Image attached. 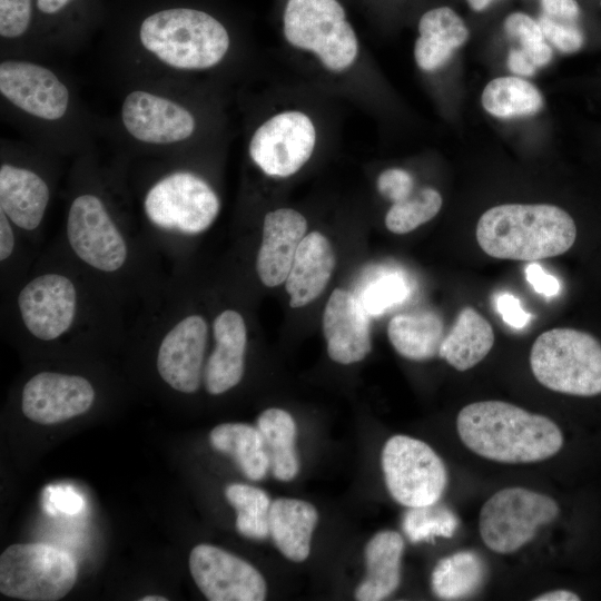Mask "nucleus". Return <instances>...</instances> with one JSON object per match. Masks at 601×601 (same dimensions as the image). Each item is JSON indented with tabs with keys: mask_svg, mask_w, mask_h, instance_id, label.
Returning a JSON list of instances; mask_svg holds the SVG:
<instances>
[{
	"mask_svg": "<svg viewBox=\"0 0 601 601\" xmlns=\"http://www.w3.org/2000/svg\"><path fill=\"white\" fill-rule=\"evenodd\" d=\"M318 513L311 503L289 497L272 502L269 535L278 550L294 562L305 561L311 552V540Z\"/></svg>",
	"mask_w": 601,
	"mask_h": 601,
	"instance_id": "nucleus-25",
	"label": "nucleus"
},
{
	"mask_svg": "<svg viewBox=\"0 0 601 601\" xmlns=\"http://www.w3.org/2000/svg\"><path fill=\"white\" fill-rule=\"evenodd\" d=\"M227 501L237 512V531L253 540L269 535L270 499L263 490L243 483L229 484L225 490Z\"/></svg>",
	"mask_w": 601,
	"mask_h": 601,
	"instance_id": "nucleus-32",
	"label": "nucleus"
},
{
	"mask_svg": "<svg viewBox=\"0 0 601 601\" xmlns=\"http://www.w3.org/2000/svg\"><path fill=\"white\" fill-rule=\"evenodd\" d=\"M367 313L349 292H332L323 313V333L328 356L348 365L366 357L372 349Z\"/></svg>",
	"mask_w": 601,
	"mask_h": 601,
	"instance_id": "nucleus-18",
	"label": "nucleus"
},
{
	"mask_svg": "<svg viewBox=\"0 0 601 601\" xmlns=\"http://www.w3.org/2000/svg\"><path fill=\"white\" fill-rule=\"evenodd\" d=\"M505 32L518 40L521 49L530 58L535 68L551 61L552 49L544 41L545 37L538 21L523 12L510 13L504 21Z\"/></svg>",
	"mask_w": 601,
	"mask_h": 601,
	"instance_id": "nucleus-35",
	"label": "nucleus"
},
{
	"mask_svg": "<svg viewBox=\"0 0 601 601\" xmlns=\"http://www.w3.org/2000/svg\"><path fill=\"white\" fill-rule=\"evenodd\" d=\"M538 22L545 39L563 53L575 52L584 43V35L578 20L541 13Z\"/></svg>",
	"mask_w": 601,
	"mask_h": 601,
	"instance_id": "nucleus-38",
	"label": "nucleus"
},
{
	"mask_svg": "<svg viewBox=\"0 0 601 601\" xmlns=\"http://www.w3.org/2000/svg\"><path fill=\"white\" fill-rule=\"evenodd\" d=\"M525 278L533 289L546 297L554 296L560 290V282L538 263H530L525 267Z\"/></svg>",
	"mask_w": 601,
	"mask_h": 601,
	"instance_id": "nucleus-42",
	"label": "nucleus"
},
{
	"mask_svg": "<svg viewBox=\"0 0 601 601\" xmlns=\"http://www.w3.org/2000/svg\"><path fill=\"white\" fill-rule=\"evenodd\" d=\"M481 101L490 115L499 118L531 116L543 107L539 89L514 76L491 80L482 92Z\"/></svg>",
	"mask_w": 601,
	"mask_h": 601,
	"instance_id": "nucleus-31",
	"label": "nucleus"
},
{
	"mask_svg": "<svg viewBox=\"0 0 601 601\" xmlns=\"http://www.w3.org/2000/svg\"><path fill=\"white\" fill-rule=\"evenodd\" d=\"M0 93L26 115L45 120H61L70 107V91L50 68L24 59L0 63Z\"/></svg>",
	"mask_w": 601,
	"mask_h": 601,
	"instance_id": "nucleus-13",
	"label": "nucleus"
},
{
	"mask_svg": "<svg viewBox=\"0 0 601 601\" xmlns=\"http://www.w3.org/2000/svg\"><path fill=\"white\" fill-rule=\"evenodd\" d=\"M442 204V196L436 189L422 188L407 198L393 203L385 215V226L394 234H407L434 218Z\"/></svg>",
	"mask_w": 601,
	"mask_h": 601,
	"instance_id": "nucleus-33",
	"label": "nucleus"
},
{
	"mask_svg": "<svg viewBox=\"0 0 601 601\" xmlns=\"http://www.w3.org/2000/svg\"><path fill=\"white\" fill-rule=\"evenodd\" d=\"M408 293L410 287L405 277L392 272L370 283L358 300L368 315H380L404 302Z\"/></svg>",
	"mask_w": 601,
	"mask_h": 601,
	"instance_id": "nucleus-36",
	"label": "nucleus"
},
{
	"mask_svg": "<svg viewBox=\"0 0 601 601\" xmlns=\"http://www.w3.org/2000/svg\"><path fill=\"white\" fill-rule=\"evenodd\" d=\"M495 304L496 311L510 327L523 328L531 319V314L523 309L519 298L510 293L500 294Z\"/></svg>",
	"mask_w": 601,
	"mask_h": 601,
	"instance_id": "nucleus-41",
	"label": "nucleus"
},
{
	"mask_svg": "<svg viewBox=\"0 0 601 601\" xmlns=\"http://www.w3.org/2000/svg\"><path fill=\"white\" fill-rule=\"evenodd\" d=\"M486 566L474 551H459L441 559L433 569L431 584L442 600H460L475 593L484 582Z\"/></svg>",
	"mask_w": 601,
	"mask_h": 601,
	"instance_id": "nucleus-30",
	"label": "nucleus"
},
{
	"mask_svg": "<svg viewBox=\"0 0 601 601\" xmlns=\"http://www.w3.org/2000/svg\"><path fill=\"white\" fill-rule=\"evenodd\" d=\"M8 216L0 210V259L6 260L11 256L14 246L13 230Z\"/></svg>",
	"mask_w": 601,
	"mask_h": 601,
	"instance_id": "nucleus-45",
	"label": "nucleus"
},
{
	"mask_svg": "<svg viewBox=\"0 0 601 601\" xmlns=\"http://www.w3.org/2000/svg\"><path fill=\"white\" fill-rule=\"evenodd\" d=\"M542 13L551 17L579 20L580 8L575 0H541Z\"/></svg>",
	"mask_w": 601,
	"mask_h": 601,
	"instance_id": "nucleus-43",
	"label": "nucleus"
},
{
	"mask_svg": "<svg viewBox=\"0 0 601 601\" xmlns=\"http://www.w3.org/2000/svg\"><path fill=\"white\" fill-rule=\"evenodd\" d=\"M82 0H37V21L53 27L71 17Z\"/></svg>",
	"mask_w": 601,
	"mask_h": 601,
	"instance_id": "nucleus-40",
	"label": "nucleus"
},
{
	"mask_svg": "<svg viewBox=\"0 0 601 601\" xmlns=\"http://www.w3.org/2000/svg\"><path fill=\"white\" fill-rule=\"evenodd\" d=\"M93 400V387L85 377L41 372L26 383L21 407L32 422L50 425L86 413Z\"/></svg>",
	"mask_w": 601,
	"mask_h": 601,
	"instance_id": "nucleus-16",
	"label": "nucleus"
},
{
	"mask_svg": "<svg viewBox=\"0 0 601 601\" xmlns=\"http://www.w3.org/2000/svg\"><path fill=\"white\" fill-rule=\"evenodd\" d=\"M580 597L565 589H558L540 594L534 601H579Z\"/></svg>",
	"mask_w": 601,
	"mask_h": 601,
	"instance_id": "nucleus-46",
	"label": "nucleus"
},
{
	"mask_svg": "<svg viewBox=\"0 0 601 601\" xmlns=\"http://www.w3.org/2000/svg\"><path fill=\"white\" fill-rule=\"evenodd\" d=\"M189 570L210 601H263L266 598L267 585L259 571L220 548L196 545L189 555Z\"/></svg>",
	"mask_w": 601,
	"mask_h": 601,
	"instance_id": "nucleus-14",
	"label": "nucleus"
},
{
	"mask_svg": "<svg viewBox=\"0 0 601 601\" xmlns=\"http://www.w3.org/2000/svg\"><path fill=\"white\" fill-rule=\"evenodd\" d=\"M456 430L467 449L500 463L544 461L563 446V434L551 418L503 401L464 406L457 414Z\"/></svg>",
	"mask_w": 601,
	"mask_h": 601,
	"instance_id": "nucleus-1",
	"label": "nucleus"
},
{
	"mask_svg": "<svg viewBox=\"0 0 601 601\" xmlns=\"http://www.w3.org/2000/svg\"><path fill=\"white\" fill-rule=\"evenodd\" d=\"M67 237L76 255L102 272H116L127 259V245L104 201L93 194L77 196L67 216Z\"/></svg>",
	"mask_w": 601,
	"mask_h": 601,
	"instance_id": "nucleus-11",
	"label": "nucleus"
},
{
	"mask_svg": "<svg viewBox=\"0 0 601 601\" xmlns=\"http://www.w3.org/2000/svg\"><path fill=\"white\" fill-rule=\"evenodd\" d=\"M315 145L316 128L311 117L299 110H286L257 127L248 152L267 176L287 178L309 160Z\"/></svg>",
	"mask_w": 601,
	"mask_h": 601,
	"instance_id": "nucleus-10",
	"label": "nucleus"
},
{
	"mask_svg": "<svg viewBox=\"0 0 601 601\" xmlns=\"http://www.w3.org/2000/svg\"><path fill=\"white\" fill-rule=\"evenodd\" d=\"M208 325L200 315L180 319L164 336L157 354V370L174 390L195 393L200 386Z\"/></svg>",
	"mask_w": 601,
	"mask_h": 601,
	"instance_id": "nucleus-17",
	"label": "nucleus"
},
{
	"mask_svg": "<svg viewBox=\"0 0 601 601\" xmlns=\"http://www.w3.org/2000/svg\"><path fill=\"white\" fill-rule=\"evenodd\" d=\"M77 563L66 551L43 543H17L0 556V591L28 601H56L77 581Z\"/></svg>",
	"mask_w": 601,
	"mask_h": 601,
	"instance_id": "nucleus-6",
	"label": "nucleus"
},
{
	"mask_svg": "<svg viewBox=\"0 0 601 601\" xmlns=\"http://www.w3.org/2000/svg\"><path fill=\"white\" fill-rule=\"evenodd\" d=\"M437 503L408 508L403 518V531L411 542L431 541L436 536L451 538L454 534L459 525L456 515Z\"/></svg>",
	"mask_w": 601,
	"mask_h": 601,
	"instance_id": "nucleus-34",
	"label": "nucleus"
},
{
	"mask_svg": "<svg viewBox=\"0 0 601 601\" xmlns=\"http://www.w3.org/2000/svg\"><path fill=\"white\" fill-rule=\"evenodd\" d=\"M508 67L513 73L519 76H531L536 69L521 48L509 51Z\"/></svg>",
	"mask_w": 601,
	"mask_h": 601,
	"instance_id": "nucleus-44",
	"label": "nucleus"
},
{
	"mask_svg": "<svg viewBox=\"0 0 601 601\" xmlns=\"http://www.w3.org/2000/svg\"><path fill=\"white\" fill-rule=\"evenodd\" d=\"M215 348L204 370V384L211 395L236 386L244 375L247 332L243 316L233 309L221 312L214 321Z\"/></svg>",
	"mask_w": 601,
	"mask_h": 601,
	"instance_id": "nucleus-20",
	"label": "nucleus"
},
{
	"mask_svg": "<svg viewBox=\"0 0 601 601\" xmlns=\"http://www.w3.org/2000/svg\"><path fill=\"white\" fill-rule=\"evenodd\" d=\"M530 366L544 387L573 396L601 394V343L590 333L558 327L536 337Z\"/></svg>",
	"mask_w": 601,
	"mask_h": 601,
	"instance_id": "nucleus-4",
	"label": "nucleus"
},
{
	"mask_svg": "<svg viewBox=\"0 0 601 601\" xmlns=\"http://www.w3.org/2000/svg\"><path fill=\"white\" fill-rule=\"evenodd\" d=\"M211 446L234 459L243 474L252 480L264 479L270 470L269 457L260 431L245 423H224L213 428Z\"/></svg>",
	"mask_w": 601,
	"mask_h": 601,
	"instance_id": "nucleus-28",
	"label": "nucleus"
},
{
	"mask_svg": "<svg viewBox=\"0 0 601 601\" xmlns=\"http://www.w3.org/2000/svg\"><path fill=\"white\" fill-rule=\"evenodd\" d=\"M335 267L333 247L322 233L312 231L302 239L285 280L293 308L315 300L325 289Z\"/></svg>",
	"mask_w": 601,
	"mask_h": 601,
	"instance_id": "nucleus-21",
	"label": "nucleus"
},
{
	"mask_svg": "<svg viewBox=\"0 0 601 601\" xmlns=\"http://www.w3.org/2000/svg\"><path fill=\"white\" fill-rule=\"evenodd\" d=\"M140 47L161 65L180 71L210 69L230 47L227 28L216 17L190 7H166L144 17Z\"/></svg>",
	"mask_w": 601,
	"mask_h": 601,
	"instance_id": "nucleus-3",
	"label": "nucleus"
},
{
	"mask_svg": "<svg viewBox=\"0 0 601 601\" xmlns=\"http://www.w3.org/2000/svg\"><path fill=\"white\" fill-rule=\"evenodd\" d=\"M306 230V218L293 208H278L265 215L256 258V270L265 286L285 283Z\"/></svg>",
	"mask_w": 601,
	"mask_h": 601,
	"instance_id": "nucleus-19",
	"label": "nucleus"
},
{
	"mask_svg": "<svg viewBox=\"0 0 601 601\" xmlns=\"http://www.w3.org/2000/svg\"><path fill=\"white\" fill-rule=\"evenodd\" d=\"M494 0H467L469 6L474 11H482L486 9Z\"/></svg>",
	"mask_w": 601,
	"mask_h": 601,
	"instance_id": "nucleus-47",
	"label": "nucleus"
},
{
	"mask_svg": "<svg viewBox=\"0 0 601 601\" xmlns=\"http://www.w3.org/2000/svg\"><path fill=\"white\" fill-rule=\"evenodd\" d=\"M37 0H0V37L6 41L26 37L37 21Z\"/></svg>",
	"mask_w": 601,
	"mask_h": 601,
	"instance_id": "nucleus-37",
	"label": "nucleus"
},
{
	"mask_svg": "<svg viewBox=\"0 0 601 601\" xmlns=\"http://www.w3.org/2000/svg\"><path fill=\"white\" fill-rule=\"evenodd\" d=\"M144 210L159 228L196 235L215 221L220 201L206 180L180 170L164 176L148 189Z\"/></svg>",
	"mask_w": 601,
	"mask_h": 601,
	"instance_id": "nucleus-9",
	"label": "nucleus"
},
{
	"mask_svg": "<svg viewBox=\"0 0 601 601\" xmlns=\"http://www.w3.org/2000/svg\"><path fill=\"white\" fill-rule=\"evenodd\" d=\"M120 119L135 140L152 146H171L193 137L197 120L181 102L144 89L129 91L120 107Z\"/></svg>",
	"mask_w": 601,
	"mask_h": 601,
	"instance_id": "nucleus-12",
	"label": "nucleus"
},
{
	"mask_svg": "<svg viewBox=\"0 0 601 601\" xmlns=\"http://www.w3.org/2000/svg\"><path fill=\"white\" fill-rule=\"evenodd\" d=\"M76 305L73 283L60 274H43L33 278L18 296L23 324L42 341L56 339L70 328Z\"/></svg>",
	"mask_w": 601,
	"mask_h": 601,
	"instance_id": "nucleus-15",
	"label": "nucleus"
},
{
	"mask_svg": "<svg viewBox=\"0 0 601 601\" xmlns=\"http://www.w3.org/2000/svg\"><path fill=\"white\" fill-rule=\"evenodd\" d=\"M394 349L411 361H425L439 355L444 339L442 318L433 312L398 314L387 326Z\"/></svg>",
	"mask_w": 601,
	"mask_h": 601,
	"instance_id": "nucleus-27",
	"label": "nucleus"
},
{
	"mask_svg": "<svg viewBox=\"0 0 601 601\" xmlns=\"http://www.w3.org/2000/svg\"><path fill=\"white\" fill-rule=\"evenodd\" d=\"M257 427L264 440L273 475L284 482L293 480L299 470L295 449L297 428L293 416L282 408H267L258 416Z\"/></svg>",
	"mask_w": 601,
	"mask_h": 601,
	"instance_id": "nucleus-29",
	"label": "nucleus"
},
{
	"mask_svg": "<svg viewBox=\"0 0 601 601\" xmlns=\"http://www.w3.org/2000/svg\"><path fill=\"white\" fill-rule=\"evenodd\" d=\"M494 344L491 324L473 307L459 313L451 331L445 335L439 356L452 367L464 372L480 363Z\"/></svg>",
	"mask_w": 601,
	"mask_h": 601,
	"instance_id": "nucleus-26",
	"label": "nucleus"
},
{
	"mask_svg": "<svg viewBox=\"0 0 601 601\" xmlns=\"http://www.w3.org/2000/svg\"><path fill=\"white\" fill-rule=\"evenodd\" d=\"M49 198V187L40 175L26 167L1 165L0 210L17 227L36 229L45 216Z\"/></svg>",
	"mask_w": 601,
	"mask_h": 601,
	"instance_id": "nucleus-22",
	"label": "nucleus"
},
{
	"mask_svg": "<svg viewBox=\"0 0 601 601\" xmlns=\"http://www.w3.org/2000/svg\"><path fill=\"white\" fill-rule=\"evenodd\" d=\"M403 536L392 530L377 532L364 550L366 574L355 590L359 601H380L393 594L401 582Z\"/></svg>",
	"mask_w": 601,
	"mask_h": 601,
	"instance_id": "nucleus-23",
	"label": "nucleus"
},
{
	"mask_svg": "<svg viewBox=\"0 0 601 601\" xmlns=\"http://www.w3.org/2000/svg\"><path fill=\"white\" fill-rule=\"evenodd\" d=\"M559 512L551 496L520 486L505 487L482 505L480 535L491 551L513 553L528 544L542 525L553 522Z\"/></svg>",
	"mask_w": 601,
	"mask_h": 601,
	"instance_id": "nucleus-7",
	"label": "nucleus"
},
{
	"mask_svg": "<svg viewBox=\"0 0 601 601\" xmlns=\"http://www.w3.org/2000/svg\"><path fill=\"white\" fill-rule=\"evenodd\" d=\"M381 462L386 487L403 506L437 503L446 489L444 462L421 440L400 434L390 437L383 447Z\"/></svg>",
	"mask_w": 601,
	"mask_h": 601,
	"instance_id": "nucleus-8",
	"label": "nucleus"
},
{
	"mask_svg": "<svg viewBox=\"0 0 601 601\" xmlns=\"http://www.w3.org/2000/svg\"><path fill=\"white\" fill-rule=\"evenodd\" d=\"M377 190L388 200L396 203L407 198L414 188L412 175L402 168H388L380 174Z\"/></svg>",
	"mask_w": 601,
	"mask_h": 601,
	"instance_id": "nucleus-39",
	"label": "nucleus"
},
{
	"mask_svg": "<svg viewBox=\"0 0 601 601\" xmlns=\"http://www.w3.org/2000/svg\"><path fill=\"white\" fill-rule=\"evenodd\" d=\"M577 226L564 209L550 204H503L480 217L476 240L489 256L534 262L566 253Z\"/></svg>",
	"mask_w": 601,
	"mask_h": 601,
	"instance_id": "nucleus-2",
	"label": "nucleus"
},
{
	"mask_svg": "<svg viewBox=\"0 0 601 601\" xmlns=\"http://www.w3.org/2000/svg\"><path fill=\"white\" fill-rule=\"evenodd\" d=\"M420 36L414 45V58L420 69L441 68L469 38L462 18L449 7L426 11L418 21Z\"/></svg>",
	"mask_w": 601,
	"mask_h": 601,
	"instance_id": "nucleus-24",
	"label": "nucleus"
},
{
	"mask_svg": "<svg viewBox=\"0 0 601 601\" xmlns=\"http://www.w3.org/2000/svg\"><path fill=\"white\" fill-rule=\"evenodd\" d=\"M283 31L290 46L316 55L328 71L343 72L357 59L356 33L337 0H287Z\"/></svg>",
	"mask_w": 601,
	"mask_h": 601,
	"instance_id": "nucleus-5",
	"label": "nucleus"
},
{
	"mask_svg": "<svg viewBox=\"0 0 601 601\" xmlns=\"http://www.w3.org/2000/svg\"><path fill=\"white\" fill-rule=\"evenodd\" d=\"M141 601H167L168 599L160 595H146L140 599Z\"/></svg>",
	"mask_w": 601,
	"mask_h": 601,
	"instance_id": "nucleus-48",
	"label": "nucleus"
}]
</instances>
